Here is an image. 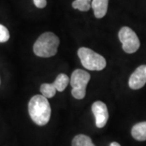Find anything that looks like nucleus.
<instances>
[{
	"mask_svg": "<svg viewBox=\"0 0 146 146\" xmlns=\"http://www.w3.org/2000/svg\"><path fill=\"white\" fill-rule=\"evenodd\" d=\"M78 56L84 68L90 71H102L106 66L105 58L89 48H80Z\"/></svg>",
	"mask_w": 146,
	"mask_h": 146,
	"instance_id": "obj_3",
	"label": "nucleus"
},
{
	"mask_svg": "<svg viewBox=\"0 0 146 146\" xmlns=\"http://www.w3.org/2000/svg\"><path fill=\"white\" fill-rule=\"evenodd\" d=\"M131 136L136 141H146V122H141L133 126Z\"/></svg>",
	"mask_w": 146,
	"mask_h": 146,
	"instance_id": "obj_9",
	"label": "nucleus"
},
{
	"mask_svg": "<svg viewBox=\"0 0 146 146\" xmlns=\"http://www.w3.org/2000/svg\"><path fill=\"white\" fill-rule=\"evenodd\" d=\"M92 0H75L72 3V7L80 11H88L92 7Z\"/></svg>",
	"mask_w": 146,
	"mask_h": 146,
	"instance_id": "obj_13",
	"label": "nucleus"
},
{
	"mask_svg": "<svg viewBox=\"0 0 146 146\" xmlns=\"http://www.w3.org/2000/svg\"><path fill=\"white\" fill-rule=\"evenodd\" d=\"M59 45L58 36L51 32L42 33L33 45V52L42 58L53 57L56 54Z\"/></svg>",
	"mask_w": 146,
	"mask_h": 146,
	"instance_id": "obj_2",
	"label": "nucleus"
},
{
	"mask_svg": "<svg viewBox=\"0 0 146 146\" xmlns=\"http://www.w3.org/2000/svg\"><path fill=\"white\" fill-rule=\"evenodd\" d=\"M110 146H121V145H120L118 142H112V143L110 145Z\"/></svg>",
	"mask_w": 146,
	"mask_h": 146,
	"instance_id": "obj_16",
	"label": "nucleus"
},
{
	"mask_svg": "<svg viewBox=\"0 0 146 146\" xmlns=\"http://www.w3.org/2000/svg\"><path fill=\"white\" fill-rule=\"evenodd\" d=\"M146 84V65H141L131 75L128 85L131 89H140Z\"/></svg>",
	"mask_w": 146,
	"mask_h": 146,
	"instance_id": "obj_7",
	"label": "nucleus"
},
{
	"mask_svg": "<svg viewBox=\"0 0 146 146\" xmlns=\"http://www.w3.org/2000/svg\"><path fill=\"white\" fill-rule=\"evenodd\" d=\"M108 3L109 0H92L91 5L96 18L101 19L106 16L108 10Z\"/></svg>",
	"mask_w": 146,
	"mask_h": 146,
	"instance_id": "obj_8",
	"label": "nucleus"
},
{
	"mask_svg": "<svg viewBox=\"0 0 146 146\" xmlns=\"http://www.w3.org/2000/svg\"><path fill=\"white\" fill-rule=\"evenodd\" d=\"M92 111L95 117L96 126L98 128H102L106 126L109 119V113L106 105L101 101H97L92 106Z\"/></svg>",
	"mask_w": 146,
	"mask_h": 146,
	"instance_id": "obj_6",
	"label": "nucleus"
},
{
	"mask_svg": "<svg viewBox=\"0 0 146 146\" xmlns=\"http://www.w3.org/2000/svg\"><path fill=\"white\" fill-rule=\"evenodd\" d=\"M33 3L38 8H44L47 4L46 0H33Z\"/></svg>",
	"mask_w": 146,
	"mask_h": 146,
	"instance_id": "obj_15",
	"label": "nucleus"
},
{
	"mask_svg": "<svg viewBox=\"0 0 146 146\" xmlns=\"http://www.w3.org/2000/svg\"><path fill=\"white\" fill-rule=\"evenodd\" d=\"M72 146H95L89 136L80 134L73 138L72 142Z\"/></svg>",
	"mask_w": 146,
	"mask_h": 146,
	"instance_id": "obj_11",
	"label": "nucleus"
},
{
	"mask_svg": "<svg viewBox=\"0 0 146 146\" xmlns=\"http://www.w3.org/2000/svg\"><path fill=\"white\" fill-rule=\"evenodd\" d=\"M119 38L123 45V50L127 54H133L138 50L141 42L136 33L129 27H123L119 32Z\"/></svg>",
	"mask_w": 146,
	"mask_h": 146,
	"instance_id": "obj_5",
	"label": "nucleus"
},
{
	"mask_svg": "<svg viewBox=\"0 0 146 146\" xmlns=\"http://www.w3.org/2000/svg\"><path fill=\"white\" fill-rule=\"evenodd\" d=\"M90 78V74L82 69H76L73 72L70 84L72 87V94L76 99H83L85 97L86 87Z\"/></svg>",
	"mask_w": 146,
	"mask_h": 146,
	"instance_id": "obj_4",
	"label": "nucleus"
},
{
	"mask_svg": "<svg viewBox=\"0 0 146 146\" xmlns=\"http://www.w3.org/2000/svg\"><path fill=\"white\" fill-rule=\"evenodd\" d=\"M10 38V33L5 26L0 25V43L7 42Z\"/></svg>",
	"mask_w": 146,
	"mask_h": 146,
	"instance_id": "obj_14",
	"label": "nucleus"
},
{
	"mask_svg": "<svg viewBox=\"0 0 146 146\" xmlns=\"http://www.w3.org/2000/svg\"><path fill=\"white\" fill-rule=\"evenodd\" d=\"M69 83H70V79L66 74H63V73L58 75L55 80L53 82L54 85L55 86L57 91L58 92H63V90L67 88Z\"/></svg>",
	"mask_w": 146,
	"mask_h": 146,
	"instance_id": "obj_10",
	"label": "nucleus"
},
{
	"mask_svg": "<svg viewBox=\"0 0 146 146\" xmlns=\"http://www.w3.org/2000/svg\"><path fill=\"white\" fill-rule=\"evenodd\" d=\"M29 113L36 124L46 125L51 115V107L46 98L43 95L33 96L29 102Z\"/></svg>",
	"mask_w": 146,
	"mask_h": 146,
	"instance_id": "obj_1",
	"label": "nucleus"
},
{
	"mask_svg": "<svg viewBox=\"0 0 146 146\" xmlns=\"http://www.w3.org/2000/svg\"><path fill=\"white\" fill-rule=\"evenodd\" d=\"M40 91L42 94L46 98H51L55 94L57 89L55 88V86L54 85V84H42L40 88Z\"/></svg>",
	"mask_w": 146,
	"mask_h": 146,
	"instance_id": "obj_12",
	"label": "nucleus"
}]
</instances>
